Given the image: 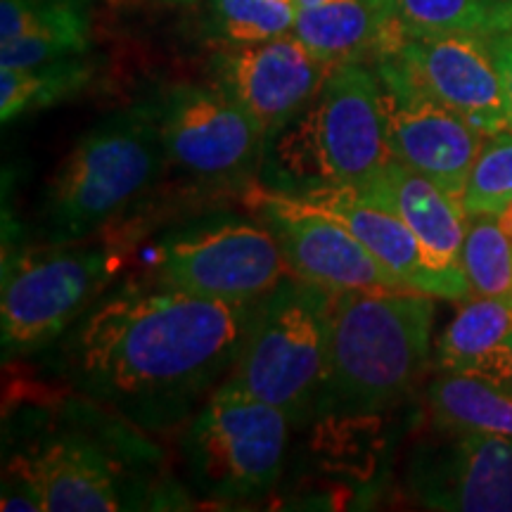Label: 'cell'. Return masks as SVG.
<instances>
[{"instance_id":"obj_28","label":"cell","mask_w":512,"mask_h":512,"mask_svg":"<svg viewBox=\"0 0 512 512\" xmlns=\"http://www.w3.org/2000/svg\"><path fill=\"white\" fill-rule=\"evenodd\" d=\"M475 375L486 377V380L498 384L503 392L512 394V335L508 339H503V342L479 363Z\"/></svg>"},{"instance_id":"obj_15","label":"cell","mask_w":512,"mask_h":512,"mask_svg":"<svg viewBox=\"0 0 512 512\" xmlns=\"http://www.w3.org/2000/svg\"><path fill=\"white\" fill-rule=\"evenodd\" d=\"M363 200L394 211L411 228L425 271V294L441 299H470L463 268L467 211L425 176L399 162H389L363 188Z\"/></svg>"},{"instance_id":"obj_31","label":"cell","mask_w":512,"mask_h":512,"mask_svg":"<svg viewBox=\"0 0 512 512\" xmlns=\"http://www.w3.org/2000/svg\"><path fill=\"white\" fill-rule=\"evenodd\" d=\"M164 3H188V0H164Z\"/></svg>"},{"instance_id":"obj_30","label":"cell","mask_w":512,"mask_h":512,"mask_svg":"<svg viewBox=\"0 0 512 512\" xmlns=\"http://www.w3.org/2000/svg\"><path fill=\"white\" fill-rule=\"evenodd\" d=\"M498 223H501L503 233L512 240V202L501 211V214H498Z\"/></svg>"},{"instance_id":"obj_5","label":"cell","mask_w":512,"mask_h":512,"mask_svg":"<svg viewBox=\"0 0 512 512\" xmlns=\"http://www.w3.org/2000/svg\"><path fill=\"white\" fill-rule=\"evenodd\" d=\"M335 294L290 275L256 304L238 361L226 380L280 408L302 427L318 420Z\"/></svg>"},{"instance_id":"obj_6","label":"cell","mask_w":512,"mask_h":512,"mask_svg":"<svg viewBox=\"0 0 512 512\" xmlns=\"http://www.w3.org/2000/svg\"><path fill=\"white\" fill-rule=\"evenodd\" d=\"M292 422L223 380L185 422L181 453L197 494L219 503L266 496L285 470Z\"/></svg>"},{"instance_id":"obj_24","label":"cell","mask_w":512,"mask_h":512,"mask_svg":"<svg viewBox=\"0 0 512 512\" xmlns=\"http://www.w3.org/2000/svg\"><path fill=\"white\" fill-rule=\"evenodd\" d=\"M470 297H512V240L496 214H470L463 242Z\"/></svg>"},{"instance_id":"obj_29","label":"cell","mask_w":512,"mask_h":512,"mask_svg":"<svg viewBox=\"0 0 512 512\" xmlns=\"http://www.w3.org/2000/svg\"><path fill=\"white\" fill-rule=\"evenodd\" d=\"M491 50H494L498 76H501L508 126L512 128V31H505V34L491 38Z\"/></svg>"},{"instance_id":"obj_23","label":"cell","mask_w":512,"mask_h":512,"mask_svg":"<svg viewBox=\"0 0 512 512\" xmlns=\"http://www.w3.org/2000/svg\"><path fill=\"white\" fill-rule=\"evenodd\" d=\"M403 27L494 38L512 31V0H392Z\"/></svg>"},{"instance_id":"obj_16","label":"cell","mask_w":512,"mask_h":512,"mask_svg":"<svg viewBox=\"0 0 512 512\" xmlns=\"http://www.w3.org/2000/svg\"><path fill=\"white\" fill-rule=\"evenodd\" d=\"M43 496V512H117L145 508L136 484H126L112 444L79 430L50 434L12 456Z\"/></svg>"},{"instance_id":"obj_9","label":"cell","mask_w":512,"mask_h":512,"mask_svg":"<svg viewBox=\"0 0 512 512\" xmlns=\"http://www.w3.org/2000/svg\"><path fill=\"white\" fill-rule=\"evenodd\" d=\"M152 107L166 162L192 181L221 188L259 178L268 138L219 86L176 83Z\"/></svg>"},{"instance_id":"obj_1","label":"cell","mask_w":512,"mask_h":512,"mask_svg":"<svg viewBox=\"0 0 512 512\" xmlns=\"http://www.w3.org/2000/svg\"><path fill=\"white\" fill-rule=\"evenodd\" d=\"M256 304L126 285L98 299L60 339V373L83 399L131 427L171 430L230 375Z\"/></svg>"},{"instance_id":"obj_21","label":"cell","mask_w":512,"mask_h":512,"mask_svg":"<svg viewBox=\"0 0 512 512\" xmlns=\"http://www.w3.org/2000/svg\"><path fill=\"white\" fill-rule=\"evenodd\" d=\"M95 79V62L86 55L36 64V67H0V119L10 124L24 114L76 98Z\"/></svg>"},{"instance_id":"obj_17","label":"cell","mask_w":512,"mask_h":512,"mask_svg":"<svg viewBox=\"0 0 512 512\" xmlns=\"http://www.w3.org/2000/svg\"><path fill=\"white\" fill-rule=\"evenodd\" d=\"M91 0H3L0 67H36L91 50Z\"/></svg>"},{"instance_id":"obj_10","label":"cell","mask_w":512,"mask_h":512,"mask_svg":"<svg viewBox=\"0 0 512 512\" xmlns=\"http://www.w3.org/2000/svg\"><path fill=\"white\" fill-rule=\"evenodd\" d=\"M373 67L392 159L463 204L467 176L486 136L422 93L387 57H377Z\"/></svg>"},{"instance_id":"obj_12","label":"cell","mask_w":512,"mask_h":512,"mask_svg":"<svg viewBox=\"0 0 512 512\" xmlns=\"http://www.w3.org/2000/svg\"><path fill=\"white\" fill-rule=\"evenodd\" d=\"M380 57H387L422 93L463 117L482 136L510 128L491 38L401 24Z\"/></svg>"},{"instance_id":"obj_19","label":"cell","mask_w":512,"mask_h":512,"mask_svg":"<svg viewBox=\"0 0 512 512\" xmlns=\"http://www.w3.org/2000/svg\"><path fill=\"white\" fill-rule=\"evenodd\" d=\"M294 200L342 223L403 287L425 292V271H422L418 242L411 228L394 211L363 200L354 188L316 190Z\"/></svg>"},{"instance_id":"obj_22","label":"cell","mask_w":512,"mask_h":512,"mask_svg":"<svg viewBox=\"0 0 512 512\" xmlns=\"http://www.w3.org/2000/svg\"><path fill=\"white\" fill-rule=\"evenodd\" d=\"M512 335V297H470L437 339L439 373H475Z\"/></svg>"},{"instance_id":"obj_11","label":"cell","mask_w":512,"mask_h":512,"mask_svg":"<svg viewBox=\"0 0 512 512\" xmlns=\"http://www.w3.org/2000/svg\"><path fill=\"white\" fill-rule=\"evenodd\" d=\"M408 494L441 512H512V437L434 427L408 453Z\"/></svg>"},{"instance_id":"obj_20","label":"cell","mask_w":512,"mask_h":512,"mask_svg":"<svg viewBox=\"0 0 512 512\" xmlns=\"http://www.w3.org/2000/svg\"><path fill=\"white\" fill-rule=\"evenodd\" d=\"M437 427L512 437V394L475 373H439L427 387Z\"/></svg>"},{"instance_id":"obj_3","label":"cell","mask_w":512,"mask_h":512,"mask_svg":"<svg viewBox=\"0 0 512 512\" xmlns=\"http://www.w3.org/2000/svg\"><path fill=\"white\" fill-rule=\"evenodd\" d=\"M392 162L375 67H330L316 98L266 145L259 181L283 195L363 188Z\"/></svg>"},{"instance_id":"obj_25","label":"cell","mask_w":512,"mask_h":512,"mask_svg":"<svg viewBox=\"0 0 512 512\" xmlns=\"http://www.w3.org/2000/svg\"><path fill=\"white\" fill-rule=\"evenodd\" d=\"M297 15V0H209L211 29L228 46H247L290 34Z\"/></svg>"},{"instance_id":"obj_14","label":"cell","mask_w":512,"mask_h":512,"mask_svg":"<svg viewBox=\"0 0 512 512\" xmlns=\"http://www.w3.org/2000/svg\"><path fill=\"white\" fill-rule=\"evenodd\" d=\"M330 67L294 31L271 41L226 46L211 57V76L264 131L268 143L316 98Z\"/></svg>"},{"instance_id":"obj_18","label":"cell","mask_w":512,"mask_h":512,"mask_svg":"<svg viewBox=\"0 0 512 512\" xmlns=\"http://www.w3.org/2000/svg\"><path fill=\"white\" fill-rule=\"evenodd\" d=\"M401 31L392 0H323L299 8L294 36L328 67L375 62Z\"/></svg>"},{"instance_id":"obj_27","label":"cell","mask_w":512,"mask_h":512,"mask_svg":"<svg viewBox=\"0 0 512 512\" xmlns=\"http://www.w3.org/2000/svg\"><path fill=\"white\" fill-rule=\"evenodd\" d=\"M0 508L3 512H43V496L24 472L5 465Z\"/></svg>"},{"instance_id":"obj_8","label":"cell","mask_w":512,"mask_h":512,"mask_svg":"<svg viewBox=\"0 0 512 512\" xmlns=\"http://www.w3.org/2000/svg\"><path fill=\"white\" fill-rule=\"evenodd\" d=\"M278 240L261 219L216 216L159 242L152 283L216 302H259L290 278Z\"/></svg>"},{"instance_id":"obj_4","label":"cell","mask_w":512,"mask_h":512,"mask_svg":"<svg viewBox=\"0 0 512 512\" xmlns=\"http://www.w3.org/2000/svg\"><path fill=\"white\" fill-rule=\"evenodd\" d=\"M166 164L152 102L98 121L50 176L41 226L50 245L86 240L155 185Z\"/></svg>"},{"instance_id":"obj_2","label":"cell","mask_w":512,"mask_h":512,"mask_svg":"<svg viewBox=\"0 0 512 512\" xmlns=\"http://www.w3.org/2000/svg\"><path fill=\"white\" fill-rule=\"evenodd\" d=\"M432 328L425 292L335 294L318 420L370 418L399 403L430 361Z\"/></svg>"},{"instance_id":"obj_13","label":"cell","mask_w":512,"mask_h":512,"mask_svg":"<svg viewBox=\"0 0 512 512\" xmlns=\"http://www.w3.org/2000/svg\"><path fill=\"white\" fill-rule=\"evenodd\" d=\"M247 200L271 228L294 278L332 294L408 290L339 221L264 185L249 190Z\"/></svg>"},{"instance_id":"obj_7","label":"cell","mask_w":512,"mask_h":512,"mask_svg":"<svg viewBox=\"0 0 512 512\" xmlns=\"http://www.w3.org/2000/svg\"><path fill=\"white\" fill-rule=\"evenodd\" d=\"M117 256L100 242H60L29 249L3 266L0 342L3 356L46 351L98 302Z\"/></svg>"},{"instance_id":"obj_26","label":"cell","mask_w":512,"mask_h":512,"mask_svg":"<svg viewBox=\"0 0 512 512\" xmlns=\"http://www.w3.org/2000/svg\"><path fill=\"white\" fill-rule=\"evenodd\" d=\"M512 202V128L484 138L467 176L463 209L470 214H501Z\"/></svg>"}]
</instances>
